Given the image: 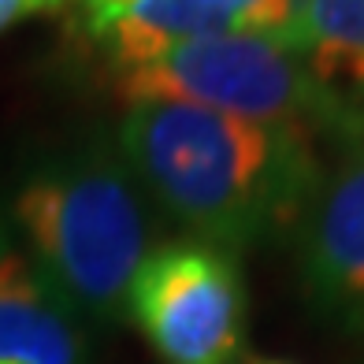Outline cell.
<instances>
[{"instance_id": "cell-5", "label": "cell", "mask_w": 364, "mask_h": 364, "mask_svg": "<svg viewBox=\"0 0 364 364\" xmlns=\"http://www.w3.org/2000/svg\"><path fill=\"white\" fill-rule=\"evenodd\" d=\"M301 287L320 320L364 331V145H353L301 220Z\"/></svg>"}, {"instance_id": "cell-11", "label": "cell", "mask_w": 364, "mask_h": 364, "mask_svg": "<svg viewBox=\"0 0 364 364\" xmlns=\"http://www.w3.org/2000/svg\"><path fill=\"white\" fill-rule=\"evenodd\" d=\"M63 4L71 0H0V34L8 26L30 19V15H48V11H60Z\"/></svg>"}, {"instance_id": "cell-13", "label": "cell", "mask_w": 364, "mask_h": 364, "mask_svg": "<svg viewBox=\"0 0 364 364\" xmlns=\"http://www.w3.org/2000/svg\"><path fill=\"white\" fill-rule=\"evenodd\" d=\"M257 364H290V360H257Z\"/></svg>"}, {"instance_id": "cell-8", "label": "cell", "mask_w": 364, "mask_h": 364, "mask_svg": "<svg viewBox=\"0 0 364 364\" xmlns=\"http://www.w3.org/2000/svg\"><path fill=\"white\" fill-rule=\"evenodd\" d=\"M230 30H235V15L227 0H141L97 41L105 45L112 71H130L186 41L223 38Z\"/></svg>"}, {"instance_id": "cell-1", "label": "cell", "mask_w": 364, "mask_h": 364, "mask_svg": "<svg viewBox=\"0 0 364 364\" xmlns=\"http://www.w3.org/2000/svg\"><path fill=\"white\" fill-rule=\"evenodd\" d=\"M115 141L164 216L227 253L287 235L323 186L312 134L201 105H130Z\"/></svg>"}, {"instance_id": "cell-2", "label": "cell", "mask_w": 364, "mask_h": 364, "mask_svg": "<svg viewBox=\"0 0 364 364\" xmlns=\"http://www.w3.org/2000/svg\"><path fill=\"white\" fill-rule=\"evenodd\" d=\"M30 260L68 309L123 320L127 294L153 253L141 182L105 138L38 164L11 201Z\"/></svg>"}, {"instance_id": "cell-6", "label": "cell", "mask_w": 364, "mask_h": 364, "mask_svg": "<svg viewBox=\"0 0 364 364\" xmlns=\"http://www.w3.org/2000/svg\"><path fill=\"white\" fill-rule=\"evenodd\" d=\"M287 48L323 97L335 141L364 145V0H301Z\"/></svg>"}, {"instance_id": "cell-7", "label": "cell", "mask_w": 364, "mask_h": 364, "mask_svg": "<svg viewBox=\"0 0 364 364\" xmlns=\"http://www.w3.org/2000/svg\"><path fill=\"white\" fill-rule=\"evenodd\" d=\"M0 364H90L71 309L15 250L0 253Z\"/></svg>"}, {"instance_id": "cell-9", "label": "cell", "mask_w": 364, "mask_h": 364, "mask_svg": "<svg viewBox=\"0 0 364 364\" xmlns=\"http://www.w3.org/2000/svg\"><path fill=\"white\" fill-rule=\"evenodd\" d=\"M227 8L235 15L238 34L275 41L287 48L297 26V15H301V0H227Z\"/></svg>"}, {"instance_id": "cell-10", "label": "cell", "mask_w": 364, "mask_h": 364, "mask_svg": "<svg viewBox=\"0 0 364 364\" xmlns=\"http://www.w3.org/2000/svg\"><path fill=\"white\" fill-rule=\"evenodd\" d=\"M141 0H82V19L93 38H101L108 26H115L119 19H127Z\"/></svg>"}, {"instance_id": "cell-12", "label": "cell", "mask_w": 364, "mask_h": 364, "mask_svg": "<svg viewBox=\"0 0 364 364\" xmlns=\"http://www.w3.org/2000/svg\"><path fill=\"white\" fill-rule=\"evenodd\" d=\"M0 253H8V235H4V223H0Z\"/></svg>"}, {"instance_id": "cell-3", "label": "cell", "mask_w": 364, "mask_h": 364, "mask_svg": "<svg viewBox=\"0 0 364 364\" xmlns=\"http://www.w3.org/2000/svg\"><path fill=\"white\" fill-rule=\"evenodd\" d=\"M112 90L130 105L182 101L268 127H294L312 138H335L323 97L301 60L283 45L245 34L186 41L153 63L112 71Z\"/></svg>"}, {"instance_id": "cell-4", "label": "cell", "mask_w": 364, "mask_h": 364, "mask_svg": "<svg viewBox=\"0 0 364 364\" xmlns=\"http://www.w3.org/2000/svg\"><path fill=\"white\" fill-rule=\"evenodd\" d=\"M127 316L160 364H242L245 287L235 253L205 242L153 250L130 283Z\"/></svg>"}]
</instances>
